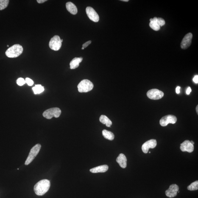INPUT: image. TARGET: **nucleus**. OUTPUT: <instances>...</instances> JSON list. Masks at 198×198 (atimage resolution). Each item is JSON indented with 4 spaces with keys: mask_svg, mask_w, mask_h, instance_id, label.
<instances>
[{
    "mask_svg": "<svg viewBox=\"0 0 198 198\" xmlns=\"http://www.w3.org/2000/svg\"><path fill=\"white\" fill-rule=\"evenodd\" d=\"M193 81L195 83H198V76L196 75L193 79Z\"/></svg>",
    "mask_w": 198,
    "mask_h": 198,
    "instance_id": "nucleus-28",
    "label": "nucleus"
},
{
    "mask_svg": "<svg viewBox=\"0 0 198 198\" xmlns=\"http://www.w3.org/2000/svg\"><path fill=\"white\" fill-rule=\"evenodd\" d=\"M188 189L190 191H194L198 189V180L193 182L188 187Z\"/></svg>",
    "mask_w": 198,
    "mask_h": 198,
    "instance_id": "nucleus-21",
    "label": "nucleus"
},
{
    "mask_svg": "<svg viewBox=\"0 0 198 198\" xmlns=\"http://www.w3.org/2000/svg\"><path fill=\"white\" fill-rule=\"evenodd\" d=\"M190 142H191V144H192L193 145H194V142H193V141H190Z\"/></svg>",
    "mask_w": 198,
    "mask_h": 198,
    "instance_id": "nucleus-35",
    "label": "nucleus"
},
{
    "mask_svg": "<svg viewBox=\"0 0 198 198\" xmlns=\"http://www.w3.org/2000/svg\"><path fill=\"white\" fill-rule=\"evenodd\" d=\"M94 87L92 82L87 79L81 81L77 85L78 91L80 93H87L92 90Z\"/></svg>",
    "mask_w": 198,
    "mask_h": 198,
    "instance_id": "nucleus-3",
    "label": "nucleus"
},
{
    "mask_svg": "<svg viewBox=\"0 0 198 198\" xmlns=\"http://www.w3.org/2000/svg\"><path fill=\"white\" fill-rule=\"evenodd\" d=\"M150 22H152L153 21V18L150 19Z\"/></svg>",
    "mask_w": 198,
    "mask_h": 198,
    "instance_id": "nucleus-36",
    "label": "nucleus"
},
{
    "mask_svg": "<svg viewBox=\"0 0 198 198\" xmlns=\"http://www.w3.org/2000/svg\"><path fill=\"white\" fill-rule=\"evenodd\" d=\"M164 95L163 92L157 89H153L148 91L147 96L149 99L158 100L161 99Z\"/></svg>",
    "mask_w": 198,
    "mask_h": 198,
    "instance_id": "nucleus-7",
    "label": "nucleus"
},
{
    "mask_svg": "<svg viewBox=\"0 0 198 198\" xmlns=\"http://www.w3.org/2000/svg\"><path fill=\"white\" fill-rule=\"evenodd\" d=\"M156 145V140L154 139L149 140L143 143L142 146V149L144 153H147L149 149H153Z\"/></svg>",
    "mask_w": 198,
    "mask_h": 198,
    "instance_id": "nucleus-11",
    "label": "nucleus"
},
{
    "mask_svg": "<svg viewBox=\"0 0 198 198\" xmlns=\"http://www.w3.org/2000/svg\"><path fill=\"white\" fill-rule=\"evenodd\" d=\"M41 148V145L40 144H37L34 146L31 150L25 162L26 165H28L31 163L37 156Z\"/></svg>",
    "mask_w": 198,
    "mask_h": 198,
    "instance_id": "nucleus-5",
    "label": "nucleus"
},
{
    "mask_svg": "<svg viewBox=\"0 0 198 198\" xmlns=\"http://www.w3.org/2000/svg\"><path fill=\"white\" fill-rule=\"evenodd\" d=\"M61 111L58 107H53L45 110L43 114L44 117L48 119H51L53 117L58 118L61 114Z\"/></svg>",
    "mask_w": 198,
    "mask_h": 198,
    "instance_id": "nucleus-4",
    "label": "nucleus"
},
{
    "mask_svg": "<svg viewBox=\"0 0 198 198\" xmlns=\"http://www.w3.org/2000/svg\"><path fill=\"white\" fill-rule=\"evenodd\" d=\"M66 8L68 11L72 15H76L77 12V9L76 6L71 2H68L66 4Z\"/></svg>",
    "mask_w": 198,
    "mask_h": 198,
    "instance_id": "nucleus-17",
    "label": "nucleus"
},
{
    "mask_svg": "<svg viewBox=\"0 0 198 198\" xmlns=\"http://www.w3.org/2000/svg\"><path fill=\"white\" fill-rule=\"evenodd\" d=\"M191 91V87H189L186 90V93L187 94L189 95Z\"/></svg>",
    "mask_w": 198,
    "mask_h": 198,
    "instance_id": "nucleus-29",
    "label": "nucleus"
},
{
    "mask_svg": "<svg viewBox=\"0 0 198 198\" xmlns=\"http://www.w3.org/2000/svg\"><path fill=\"white\" fill-rule=\"evenodd\" d=\"M86 12L87 16L90 20L94 22H98L99 21V15L93 8L87 7L86 8Z\"/></svg>",
    "mask_w": 198,
    "mask_h": 198,
    "instance_id": "nucleus-9",
    "label": "nucleus"
},
{
    "mask_svg": "<svg viewBox=\"0 0 198 198\" xmlns=\"http://www.w3.org/2000/svg\"><path fill=\"white\" fill-rule=\"evenodd\" d=\"M91 43V40H89V41L87 42H86L83 44V45L82 47H83L84 48V49H85V48H86L87 46H88V45H90V44Z\"/></svg>",
    "mask_w": 198,
    "mask_h": 198,
    "instance_id": "nucleus-27",
    "label": "nucleus"
},
{
    "mask_svg": "<svg viewBox=\"0 0 198 198\" xmlns=\"http://www.w3.org/2000/svg\"><path fill=\"white\" fill-rule=\"evenodd\" d=\"M16 82L17 84L18 85H20V86H22V85H24L26 83V81H25L24 79L21 77L19 78L18 79V80H17Z\"/></svg>",
    "mask_w": 198,
    "mask_h": 198,
    "instance_id": "nucleus-24",
    "label": "nucleus"
},
{
    "mask_svg": "<svg viewBox=\"0 0 198 198\" xmlns=\"http://www.w3.org/2000/svg\"><path fill=\"white\" fill-rule=\"evenodd\" d=\"M7 47H9V45H7Z\"/></svg>",
    "mask_w": 198,
    "mask_h": 198,
    "instance_id": "nucleus-39",
    "label": "nucleus"
},
{
    "mask_svg": "<svg viewBox=\"0 0 198 198\" xmlns=\"http://www.w3.org/2000/svg\"><path fill=\"white\" fill-rule=\"evenodd\" d=\"M179 190V186L177 185L172 184L170 186L169 189L167 190L165 193L167 197L173 198L177 195Z\"/></svg>",
    "mask_w": 198,
    "mask_h": 198,
    "instance_id": "nucleus-12",
    "label": "nucleus"
},
{
    "mask_svg": "<svg viewBox=\"0 0 198 198\" xmlns=\"http://www.w3.org/2000/svg\"><path fill=\"white\" fill-rule=\"evenodd\" d=\"M157 23L160 27L161 26H164L165 24V21L163 18H157Z\"/></svg>",
    "mask_w": 198,
    "mask_h": 198,
    "instance_id": "nucleus-25",
    "label": "nucleus"
},
{
    "mask_svg": "<svg viewBox=\"0 0 198 198\" xmlns=\"http://www.w3.org/2000/svg\"><path fill=\"white\" fill-rule=\"evenodd\" d=\"M99 121L102 124H105L107 127H110L112 124V121L105 115H101L99 118Z\"/></svg>",
    "mask_w": 198,
    "mask_h": 198,
    "instance_id": "nucleus-18",
    "label": "nucleus"
},
{
    "mask_svg": "<svg viewBox=\"0 0 198 198\" xmlns=\"http://www.w3.org/2000/svg\"><path fill=\"white\" fill-rule=\"evenodd\" d=\"M198 105H197V107H196V112H197V114L198 113Z\"/></svg>",
    "mask_w": 198,
    "mask_h": 198,
    "instance_id": "nucleus-33",
    "label": "nucleus"
},
{
    "mask_svg": "<svg viewBox=\"0 0 198 198\" xmlns=\"http://www.w3.org/2000/svg\"><path fill=\"white\" fill-rule=\"evenodd\" d=\"M192 37L193 35L191 33L187 34L185 36L181 43L180 46L182 49H186L191 46Z\"/></svg>",
    "mask_w": 198,
    "mask_h": 198,
    "instance_id": "nucleus-10",
    "label": "nucleus"
},
{
    "mask_svg": "<svg viewBox=\"0 0 198 198\" xmlns=\"http://www.w3.org/2000/svg\"><path fill=\"white\" fill-rule=\"evenodd\" d=\"M32 90H33L34 94H36L43 92L44 91V88L41 85H36L35 87H33Z\"/></svg>",
    "mask_w": 198,
    "mask_h": 198,
    "instance_id": "nucleus-20",
    "label": "nucleus"
},
{
    "mask_svg": "<svg viewBox=\"0 0 198 198\" xmlns=\"http://www.w3.org/2000/svg\"><path fill=\"white\" fill-rule=\"evenodd\" d=\"M109 167L107 165H102L96 167L92 168L90 170V172L93 173H97L99 172H105L108 170Z\"/></svg>",
    "mask_w": 198,
    "mask_h": 198,
    "instance_id": "nucleus-15",
    "label": "nucleus"
},
{
    "mask_svg": "<svg viewBox=\"0 0 198 198\" xmlns=\"http://www.w3.org/2000/svg\"><path fill=\"white\" fill-rule=\"evenodd\" d=\"M23 47L19 44L13 45L6 51L5 54L8 57L13 58L18 57L22 53Z\"/></svg>",
    "mask_w": 198,
    "mask_h": 198,
    "instance_id": "nucleus-2",
    "label": "nucleus"
},
{
    "mask_svg": "<svg viewBox=\"0 0 198 198\" xmlns=\"http://www.w3.org/2000/svg\"><path fill=\"white\" fill-rule=\"evenodd\" d=\"M177 121V118L173 115H168L163 117L160 121V125L163 127L166 126L168 124H174Z\"/></svg>",
    "mask_w": 198,
    "mask_h": 198,
    "instance_id": "nucleus-8",
    "label": "nucleus"
},
{
    "mask_svg": "<svg viewBox=\"0 0 198 198\" xmlns=\"http://www.w3.org/2000/svg\"><path fill=\"white\" fill-rule=\"evenodd\" d=\"M50 186V180L45 179L37 182L34 186V191L37 195L43 196L49 191Z\"/></svg>",
    "mask_w": 198,
    "mask_h": 198,
    "instance_id": "nucleus-1",
    "label": "nucleus"
},
{
    "mask_svg": "<svg viewBox=\"0 0 198 198\" xmlns=\"http://www.w3.org/2000/svg\"><path fill=\"white\" fill-rule=\"evenodd\" d=\"M84 49V48H83V47H82V50H83V49Z\"/></svg>",
    "mask_w": 198,
    "mask_h": 198,
    "instance_id": "nucleus-38",
    "label": "nucleus"
},
{
    "mask_svg": "<svg viewBox=\"0 0 198 198\" xmlns=\"http://www.w3.org/2000/svg\"><path fill=\"white\" fill-rule=\"evenodd\" d=\"M83 60V58L82 57L75 58L70 62V68L71 69H75L79 66V64L82 62Z\"/></svg>",
    "mask_w": 198,
    "mask_h": 198,
    "instance_id": "nucleus-16",
    "label": "nucleus"
},
{
    "mask_svg": "<svg viewBox=\"0 0 198 198\" xmlns=\"http://www.w3.org/2000/svg\"><path fill=\"white\" fill-rule=\"evenodd\" d=\"M153 21L155 22H157V18H156V17H155V18H153Z\"/></svg>",
    "mask_w": 198,
    "mask_h": 198,
    "instance_id": "nucleus-32",
    "label": "nucleus"
},
{
    "mask_svg": "<svg viewBox=\"0 0 198 198\" xmlns=\"http://www.w3.org/2000/svg\"><path fill=\"white\" fill-rule=\"evenodd\" d=\"M121 1H126V2H127V1H129V0H121Z\"/></svg>",
    "mask_w": 198,
    "mask_h": 198,
    "instance_id": "nucleus-34",
    "label": "nucleus"
},
{
    "mask_svg": "<svg viewBox=\"0 0 198 198\" xmlns=\"http://www.w3.org/2000/svg\"><path fill=\"white\" fill-rule=\"evenodd\" d=\"M47 1V0H37V1L39 4H42L44 3L45 1Z\"/></svg>",
    "mask_w": 198,
    "mask_h": 198,
    "instance_id": "nucleus-30",
    "label": "nucleus"
},
{
    "mask_svg": "<svg viewBox=\"0 0 198 198\" xmlns=\"http://www.w3.org/2000/svg\"><path fill=\"white\" fill-rule=\"evenodd\" d=\"M149 26H150L151 28L155 31L159 30L160 28V26L157 24L156 22L153 21L151 22L150 23H149Z\"/></svg>",
    "mask_w": 198,
    "mask_h": 198,
    "instance_id": "nucleus-23",
    "label": "nucleus"
},
{
    "mask_svg": "<svg viewBox=\"0 0 198 198\" xmlns=\"http://www.w3.org/2000/svg\"><path fill=\"white\" fill-rule=\"evenodd\" d=\"M116 161L121 168H125L127 167V159L123 154H120L116 159Z\"/></svg>",
    "mask_w": 198,
    "mask_h": 198,
    "instance_id": "nucleus-14",
    "label": "nucleus"
},
{
    "mask_svg": "<svg viewBox=\"0 0 198 198\" xmlns=\"http://www.w3.org/2000/svg\"><path fill=\"white\" fill-rule=\"evenodd\" d=\"M62 45L61 39L58 36L55 35L51 39L49 42V47L54 51H58Z\"/></svg>",
    "mask_w": 198,
    "mask_h": 198,
    "instance_id": "nucleus-6",
    "label": "nucleus"
},
{
    "mask_svg": "<svg viewBox=\"0 0 198 198\" xmlns=\"http://www.w3.org/2000/svg\"><path fill=\"white\" fill-rule=\"evenodd\" d=\"M62 41H63V39H61V42L62 43Z\"/></svg>",
    "mask_w": 198,
    "mask_h": 198,
    "instance_id": "nucleus-37",
    "label": "nucleus"
},
{
    "mask_svg": "<svg viewBox=\"0 0 198 198\" xmlns=\"http://www.w3.org/2000/svg\"><path fill=\"white\" fill-rule=\"evenodd\" d=\"M9 2V0H0V10H4L7 7Z\"/></svg>",
    "mask_w": 198,
    "mask_h": 198,
    "instance_id": "nucleus-22",
    "label": "nucleus"
},
{
    "mask_svg": "<svg viewBox=\"0 0 198 198\" xmlns=\"http://www.w3.org/2000/svg\"><path fill=\"white\" fill-rule=\"evenodd\" d=\"M25 81H26V83H27L29 86H32L34 83V81L29 78H26Z\"/></svg>",
    "mask_w": 198,
    "mask_h": 198,
    "instance_id": "nucleus-26",
    "label": "nucleus"
},
{
    "mask_svg": "<svg viewBox=\"0 0 198 198\" xmlns=\"http://www.w3.org/2000/svg\"><path fill=\"white\" fill-rule=\"evenodd\" d=\"M102 135L107 139L112 141L115 138V135L112 132L107 130H104L102 131Z\"/></svg>",
    "mask_w": 198,
    "mask_h": 198,
    "instance_id": "nucleus-19",
    "label": "nucleus"
},
{
    "mask_svg": "<svg viewBox=\"0 0 198 198\" xmlns=\"http://www.w3.org/2000/svg\"><path fill=\"white\" fill-rule=\"evenodd\" d=\"M180 87H177L176 88V92L177 94H179L180 93Z\"/></svg>",
    "mask_w": 198,
    "mask_h": 198,
    "instance_id": "nucleus-31",
    "label": "nucleus"
},
{
    "mask_svg": "<svg viewBox=\"0 0 198 198\" xmlns=\"http://www.w3.org/2000/svg\"><path fill=\"white\" fill-rule=\"evenodd\" d=\"M180 149L182 152L191 153L194 151V145L191 144L189 140H186L180 144Z\"/></svg>",
    "mask_w": 198,
    "mask_h": 198,
    "instance_id": "nucleus-13",
    "label": "nucleus"
}]
</instances>
